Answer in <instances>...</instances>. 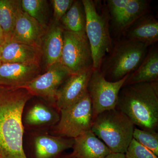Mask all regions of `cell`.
Listing matches in <instances>:
<instances>
[{
	"mask_svg": "<svg viewBox=\"0 0 158 158\" xmlns=\"http://www.w3.org/2000/svg\"><path fill=\"white\" fill-rule=\"evenodd\" d=\"M60 116L59 110L44 100L27 102L22 114L25 131L49 132L59 122Z\"/></svg>",
	"mask_w": 158,
	"mask_h": 158,
	"instance_id": "cell-11",
	"label": "cell"
},
{
	"mask_svg": "<svg viewBox=\"0 0 158 158\" xmlns=\"http://www.w3.org/2000/svg\"><path fill=\"white\" fill-rule=\"evenodd\" d=\"M55 22L59 23L63 16L70 9L73 0H52Z\"/></svg>",
	"mask_w": 158,
	"mask_h": 158,
	"instance_id": "cell-26",
	"label": "cell"
},
{
	"mask_svg": "<svg viewBox=\"0 0 158 158\" xmlns=\"http://www.w3.org/2000/svg\"><path fill=\"white\" fill-rule=\"evenodd\" d=\"M20 6L21 1L0 0V25L6 42L11 38L16 14Z\"/></svg>",
	"mask_w": 158,
	"mask_h": 158,
	"instance_id": "cell-22",
	"label": "cell"
},
{
	"mask_svg": "<svg viewBox=\"0 0 158 158\" xmlns=\"http://www.w3.org/2000/svg\"><path fill=\"white\" fill-rule=\"evenodd\" d=\"M4 42H5V40L2 38H0V46L4 43Z\"/></svg>",
	"mask_w": 158,
	"mask_h": 158,
	"instance_id": "cell-30",
	"label": "cell"
},
{
	"mask_svg": "<svg viewBox=\"0 0 158 158\" xmlns=\"http://www.w3.org/2000/svg\"><path fill=\"white\" fill-rule=\"evenodd\" d=\"M23 11L34 19L45 30L48 28V8L45 0H22Z\"/></svg>",
	"mask_w": 158,
	"mask_h": 158,
	"instance_id": "cell-23",
	"label": "cell"
},
{
	"mask_svg": "<svg viewBox=\"0 0 158 158\" xmlns=\"http://www.w3.org/2000/svg\"><path fill=\"white\" fill-rule=\"evenodd\" d=\"M60 62L71 74L93 69V58L86 35L64 31Z\"/></svg>",
	"mask_w": 158,
	"mask_h": 158,
	"instance_id": "cell-8",
	"label": "cell"
},
{
	"mask_svg": "<svg viewBox=\"0 0 158 158\" xmlns=\"http://www.w3.org/2000/svg\"><path fill=\"white\" fill-rule=\"evenodd\" d=\"M82 2L86 15V35L92 52L93 69H100L104 59L113 48L110 16L106 6L100 10L97 2L92 0H82Z\"/></svg>",
	"mask_w": 158,
	"mask_h": 158,
	"instance_id": "cell-4",
	"label": "cell"
},
{
	"mask_svg": "<svg viewBox=\"0 0 158 158\" xmlns=\"http://www.w3.org/2000/svg\"><path fill=\"white\" fill-rule=\"evenodd\" d=\"M0 38H2L5 41V36H4V33H3L2 30V27H1V25H0Z\"/></svg>",
	"mask_w": 158,
	"mask_h": 158,
	"instance_id": "cell-28",
	"label": "cell"
},
{
	"mask_svg": "<svg viewBox=\"0 0 158 158\" xmlns=\"http://www.w3.org/2000/svg\"><path fill=\"white\" fill-rule=\"evenodd\" d=\"M93 69L71 75L58 90L56 106L60 111L74 104L88 94V85Z\"/></svg>",
	"mask_w": 158,
	"mask_h": 158,
	"instance_id": "cell-13",
	"label": "cell"
},
{
	"mask_svg": "<svg viewBox=\"0 0 158 158\" xmlns=\"http://www.w3.org/2000/svg\"><path fill=\"white\" fill-rule=\"evenodd\" d=\"M134 123L121 111L108 110L94 119L91 131L111 152L125 153L133 139Z\"/></svg>",
	"mask_w": 158,
	"mask_h": 158,
	"instance_id": "cell-3",
	"label": "cell"
},
{
	"mask_svg": "<svg viewBox=\"0 0 158 158\" xmlns=\"http://www.w3.org/2000/svg\"><path fill=\"white\" fill-rule=\"evenodd\" d=\"M60 115L59 122L49 132L52 135L74 139L91 130L94 117L88 93L74 104L60 110Z\"/></svg>",
	"mask_w": 158,
	"mask_h": 158,
	"instance_id": "cell-6",
	"label": "cell"
},
{
	"mask_svg": "<svg viewBox=\"0 0 158 158\" xmlns=\"http://www.w3.org/2000/svg\"><path fill=\"white\" fill-rule=\"evenodd\" d=\"M2 45L0 46V65L2 64V60H1V52H2Z\"/></svg>",
	"mask_w": 158,
	"mask_h": 158,
	"instance_id": "cell-29",
	"label": "cell"
},
{
	"mask_svg": "<svg viewBox=\"0 0 158 158\" xmlns=\"http://www.w3.org/2000/svg\"><path fill=\"white\" fill-rule=\"evenodd\" d=\"M133 138L158 156V134L155 131L135 128Z\"/></svg>",
	"mask_w": 158,
	"mask_h": 158,
	"instance_id": "cell-24",
	"label": "cell"
},
{
	"mask_svg": "<svg viewBox=\"0 0 158 158\" xmlns=\"http://www.w3.org/2000/svg\"><path fill=\"white\" fill-rule=\"evenodd\" d=\"M116 108L143 130L155 131L158 123V82L123 85Z\"/></svg>",
	"mask_w": 158,
	"mask_h": 158,
	"instance_id": "cell-2",
	"label": "cell"
},
{
	"mask_svg": "<svg viewBox=\"0 0 158 158\" xmlns=\"http://www.w3.org/2000/svg\"><path fill=\"white\" fill-rule=\"evenodd\" d=\"M60 22L64 31L86 35V15L82 1H74Z\"/></svg>",
	"mask_w": 158,
	"mask_h": 158,
	"instance_id": "cell-21",
	"label": "cell"
},
{
	"mask_svg": "<svg viewBox=\"0 0 158 158\" xmlns=\"http://www.w3.org/2000/svg\"><path fill=\"white\" fill-rule=\"evenodd\" d=\"M126 158H158L157 156L133 138L125 153Z\"/></svg>",
	"mask_w": 158,
	"mask_h": 158,
	"instance_id": "cell-25",
	"label": "cell"
},
{
	"mask_svg": "<svg viewBox=\"0 0 158 158\" xmlns=\"http://www.w3.org/2000/svg\"><path fill=\"white\" fill-rule=\"evenodd\" d=\"M38 63H2L0 65V86L24 88L41 74Z\"/></svg>",
	"mask_w": 158,
	"mask_h": 158,
	"instance_id": "cell-15",
	"label": "cell"
},
{
	"mask_svg": "<svg viewBox=\"0 0 158 158\" xmlns=\"http://www.w3.org/2000/svg\"><path fill=\"white\" fill-rule=\"evenodd\" d=\"M105 158H126L125 154L111 152Z\"/></svg>",
	"mask_w": 158,
	"mask_h": 158,
	"instance_id": "cell-27",
	"label": "cell"
},
{
	"mask_svg": "<svg viewBox=\"0 0 158 158\" xmlns=\"http://www.w3.org/2000/svg\"><path fill=\"white\" fill-rule=\"evenodd\" d=\"M74 139L71 158H105L112 152L91 130Z\"/></svg>",
	"mask_w": 158,
	"mask_h": 158,
	"instance_id": "cell-18",
	"label": "cell"
},
{
	"mask_svg": "<svg viewBox=\"0 0 158 158\" xmlns=\"http://www.w3.org/2000/svg\"><path fill=\"white\" fill-rule=\"evenodd\" d=\"M71 73L60 62L51 65L43 74H40L26 85L33 96L37 97L56 106L58 90Z\"/></svg>",
	"mask_w": 158,
	"mask_h": 158,
	"instance_id": "cell-10",
	"label": "cell"
},
{
	"mask_svg": "<svg viewBox=\"0 0 158 158\" xmlns=\"http://www.w3.org/2000/svg\"><path fill=\"white\" fill-rule=\"evenodd\" d=\"M158 79V50L156 47L148 52L141 64L129 76L124 85L157 82Z\"/></svg>",
	"mask_w": 158,
	"mask_h": 158,
	"instance_id": "cell-20",
	"label": "cell"
},
{
	"mask_svg": "<svg viewBox=\"0 0 158 158\" xmlns=\"http://www.w3.org/2000/svg\"><path fill=\"white\" fill-rule=\"evenodd\" d=\"M74 139L54 135L49 132L25 131L23 145L33 158H59L63 152L72 148Z\"/></svg>",
	"mask_w": 158,
	"mask_h": 158,
	"instance_id": "cell-9",
	"label": "cell"
},
{
	"mask_svg": "<svg viewBox=\"0 0 158 158\" xmlns=\"http://www.w3.org/2000/svg\"><path fill=\"white\" fill-rule=\"evenodd\" d=\"M46 30L36 20L23 11L20 6L17 11L13 31L9 41L41 48L42 39Z\"/></svg>",
	"mask_w": 158,
	"mask_h": 158,
	"instance_id": "cell-14",
	"label": "cell"
},
{
	"mask_svg": "<svg viewBox=\"0 0 158 158\" xmlns=\"http://www.w3.org/2000/svg\"><path fill=\"white\" fill-rule=\"evenodd\" d=\"M126 39L141 43L148 47L157 42L158 22L148 13L136 20L123 32Z\"/></svg>",
	"mask_w": 158,
	"mask_h": 158,
	"instance_id": "cell-16",
	"label": "cell"
},
{
	"mask_svg": "<svg viewBox=\"0 0 158 158\" xmlns=\"http://www.w3.org/2000/svg\"><path fill=\"white\" fill-rule=\"evenodd\" d=\"M64 29L59 23L48 27L42 40L41 49L46 69L60 62L63 46Z\"/></svg>",
	"mask_w": 158,
	"mask_h": 158,
	"instance_id": "cell-19",
	"label": "cell"
},
{
	"mask_svg": "<svg viewBox=\"0 0 158 158\" xmlns=\"http://www.w3.org/2000/svg\"><path fill=\"white\" fill-rule=\"evenodd\" d=\"M107 9L115 31L123 33L136 20L148 13L147 0H108Z\"/></svg>",
	"mask_w": 158,
	"mask_h": 158,
	"instance_id": "cell-12",
	"label": "cell"
},
{
	"mask_svg": "<svg viewBox=\"0 0 158 158\" xmlns=\"http://www.w3.org/2000/svg\"><path fill=\"white\" fill-rule=\"evenodd\" d=\"M130 75L115 82L108 81L100 69H93L88 85L94 119L105 111L116 109L118 94Z\"/></svg>",
	"mask_w": 158,
	"mask_h": 158,
	"instance_id": "cell-7",
	"label": "cell"
},
{
	"mask_svg": "<svg viewBox=\"0 0 158 158\" xmlns=\"http://www.w3.org/2000/svg\"><path fill=\"white\" fill-rule=\"evenodd\" d=\"M42 57L41 48L14 41L4 42L2 45V63H38Z\"/></svg>",
	"mask_w": 158,
	"mask_h": 158,
	"instance_id": "cell-17",
	"label": "cell"
},
{
	"mask_svg": "<svg viewBox=\"0 0 158 158\" xmlns=\"http://www.w3.org/2000/svg\"><path fill=\"white\" fill-rule=\"evenodd\" d=\"M71 158L70 157V156L69 155L68 156H67L65 157H63V158Z\"/></svg>",
	"mask_w": 158,
	"mask_h": 158,
	"instance_id": "cell-31",
	"label": "cell"
},
{
	"mask_svg": "<svg viewBox=\"0 0 158 158\" xmlns=\"http://www.w3.org/2000/svg\"><path fill=\"white\" fill-rule=\"evenodd\" d=\"M33 97L25 88L0 86V158H28L23 147L22 114Z\"/></svg>",
	"mask_w": 158,
	"mask_h": 158,
	"instance_id": "cell-1",
	"label": "cell"
},
{
	"mask_svg": "<svg viewBox=\"0 0 158 158\" xmlns=\"http://www.w3.org/2000/svg\"><path fill=\"white\" fill-rule=\"evenodd\" d=\"M148 48L143 44L126 38L118 40L104 59L101 71L108 81H119L138 68L147 55Z\"/></svg>",
	"mask_w": 158,
	"mask_h": 158,
	"instance_id": "cell-5",
	"label": "cell"
}]
</instances>
